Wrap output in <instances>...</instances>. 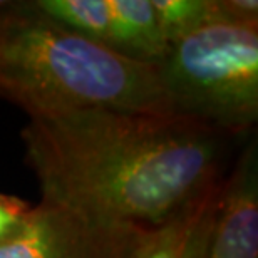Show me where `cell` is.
<instances>
[{"label":"cell","mask_w":258,"mask_h":258,"mask_svg":"<svg viewBox=\"0 0 258 258\" xmlns=\"http://www.w3.org/2000/svg\"><path fill=\"white\" fill-rule=\"evenodd\" d=\"M168 47L195 30L221 20L218 0H151Z\"/></svg>","instance_id":"ba28073f"},{"label":"cell","mask_w":258,"mask_h":258,"mask_svg":"<svg viewBox=\"0 0 258 258\" xmlns=\"http://www.w3.org/2000/svg\"><path fill=\"white\" fill-rule=\"evenodd\" d=\"M35 4L66 27L124 57L159 64L168 52L151 0H35Z\"/></svg>","instance_id":"5b68a950"},{"label":"cell","mask_w":258,"mask_h":258,"mask_svg":"<svg viewBox=\"0 0 258 258\" xmlns=\"http://www.w3.org/2000/svg\"><path fill=\"white\" fill-rule=\"evenodd\" d=\"M0 96L29 119L89 109L173 114L159 64L102 47L35 0L0 7Z\"/></svg>","instance_id":"7a4b0ae2"},{"label":"cell","mask_w":258,"mask_h":258,"mask_svg":"<svg viewBox=\"0 0 258 258\" xmlns=\"http://www.w3.org/2000/svg\"><path fill=\"white\" fill-rule=\"evenodd\" d=\"M228 134L178 114L107 109L29 119L42 201L156 228L225 176Z\"/></svg>","instance_id":"6da1fadb"},{"label":"cell","mask_w":258,"mask_h":258,"mask_svg":"<svg viewBox=\"0 0 258 258\" xmlns=\"http://www.w3.org/2000/svg\"><path fill=\"white\" fill-rule=\"evenodd\" d=\"M148 230L40 201L0 258H134Z\"/></svg>","instance_id":"277c9868"},{"label":"cell","mask_w":258,"mask_h":258,"mask_svg":"<svg viewBox=\"0 0 258 258\" xmlns=\"http://www.w3.org/2000/svg\"><path fill=\"white\" fill-rule=\"evenodd\" d=\"M206 258H258V149L250 141L221 179Z\"/></svg>","instance_id":"8992f818"},{"label":"cell","mask_w":258,"mask_h":258,"mask_svg":"<svg viewBox=\"0 0 258 258\" xmlns=\"http://www.w3.org/2000/svg\"><path fill=\"white\" fill-rule=\"evenodd\" d=\"M32 205L14 195L0 193V243L9 240L27 218Z\"/></svg>","instance_id":"9c48e42d"},{"label":"cell","mask_w":258,"mask_h":258,"mask_svg":"<svg viewBox=\"0 0 258 258\" xmlns=\"http://www.w3.org/2000/svg\"><path fill=\"white\" fill-rule=\"evenodd\" d=\"M173 114L236 138L258 117V24L216 20L168 47L159 62Z\"/></svg>","instance_id":"3957f363"},{"label":"cell","mask_w":258,"mask_h":258,"mask_svg":"<svg viewBox=\"0 0 258 258\" xmlns=\"http://www.w3.org/2000/svg\"><path fill=\"white\" fill-rule=\"evenodd\" d=\"M4 2H5V0H0V7H2V5H4Z\"/></svg>","instance_id":"30bf717a"},{"label":"cell","mask_w":258,"mask_h":258,"mask_svg":"<svg viewBox=\"0 0 258 258\" xmlns=\"http://www.w3.org/2000/svg\"><path fill=\"white\" fill-rule=\"evenodd\" d=\"M220 184L149 228L134 258H206Z\"/></svg>","instance_id":"52a82bcc"}]
</instances>
